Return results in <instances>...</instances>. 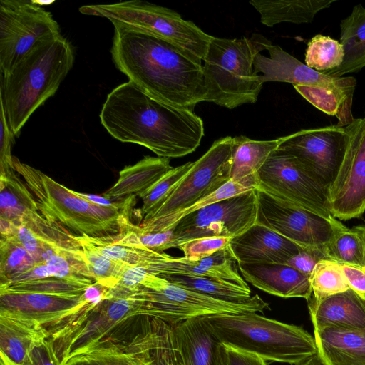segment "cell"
<instances>
[{"instance_id":"484cf974","label":"cell","mask_w":365,"mask_h":365,"mask_svg":"<svg viewBox=\"0 0 365 365\" xmlns=\"http://www.w3.org/2000/svg\"><path fill=\"white\" fill-rule=\"evenodd\" d=\"M158 275L175 273L220 279L250 289L239 272L238 263L230 246L203 259L169 257L155 268Z\"/></svg>"},{"instance_id":"11a10c76","label":"cell","mask_w":365,"mask_h":365,"mask_svg":"<svg viewBox=\"0 0 365 365\" xmlns=\"http://www.w3.org/2000/svg\"><path fill=\"white\" fill-rule=\"evenodd\" d=\"M71 365H91L89 363L85 361H78Z\"/></svg>"},{"instance_id":"1f68e13d","label":"cell","mask_w":365,"mask_h":365,"mask_svg":"<svg viewBox=\"0 0 365 365\" xmlns=\"http://www.w3.org/2000/svg\"><path fill=\"white\" fill-rule=\"evenodd\" d=\"M285 136L269 140H255L245 136L233 138L230 179L242 181L257 178V172Z\"/></svg>"},{"instance_id":"2e32d148","label":"cell","mask_w":365,"mask_h":365,"mask_svg":"<svg viewBox=\"0 0 365 365\" xmlns=\"http://www.w3.org/2000/svg\"><path fill=\"white\" fill-rule=\"evenodd\" d=\"M257 190V222L304 247H324L340 220H327L269 194Z\"/></svg>"},{"instance_id":"30bf717a","label":"cell","mask_w":365,"mask_h":365,"mask_svg":"<svg viewBox=\"0 0 365 365\" xmlns=\"http://www.w3.org/2000/svg\"><path fill=\"white\" fill-rule=\"evenodd\" d=\"M257 177V190L327 220L335 219L329 209L328 188L289 153L279 148L272 152Z\"/></svg>"},{"instance_id":"f546056e","label":"cell","mask_w":365,"mask_h":365,"mask_svg":"<svg viewBox=\"0 0 365 365\" xmlns=\"http://www.w3.org/2000/svg\"><path fill=\"white\" fill-rule=\"evenodd\" d=\"M339 42L344 51L343 63L324 73L341 77L365 67V7L362 4L354 6L351 14L341 21Z\"/></svg>"},{"instance_id":"60d3db41","label":"cell","mask_w":365,"mask_h":365,"mask_svg":"<svg viewBox=\"0 0 365 365\" xmlns=\"http://www.w3.org/2000/svg\"><path fill=\"white\" fill-rule=\"evenodd\" d=\"M36 264L29 252L13 237L1 236L0 286Z\"/></svg>"},{"instance_id":"f5cc1de1","label":"cell","mask_w":365,"mask_h":365,"mask_svg":"<svg viewBox=\"0 0 365 365\" xmlns=\"http://www.w3.org/2000/svg\"><path fill=\"white\" fill-rule=\"evenodd\" d=\"M354 230L357 232L358 235L359 236L363 248H364V269H365V225H360L357 226L353 227Z\"/></svg>"},{"instance_id":"83f0119b","label":"cell","mask_w":365,"mask_h":365,"mask_svg":"<svg viewBox=\"0 0 365 365\" xmlns=\"http://www.w3.org/2000/svg\"><path fill=\"white\" fill-rule=\"evenodd\" d=\"M173 168L169 158L145 156L135 164L124 167L117 182L103 196L114 202L139 196Z\"/></svg>"},{"instance_id":"4dcf8cb0","label":"cell","mask_w":365,"mask_h":365,"mask_svg":"<svg viewBox=\"0 0 365 365\" xmlns=\"http://www.w3.org/2000/svg\"><path fill=\"white\" fill-rule=\"evenodd\" d=\"M336 0H251L250 4L260 14L262 24L272 27L282 22L311 23L322 10Z\"/></svg>"},{"instance_id":"f1b7e54d","label":"cell","mask_w":365,"mask_h":365,"mask_svg":"<svg viewBox=\"0 0 365 365\" xmlns=\"http://www.w3.org/2000/svg\"><path fill=\"white\" fill-rule=\"evenodd\" d=\"M42 217L34 195L16 170L0 173V219L17 225Z\"/></svg>"},{"instance_id":"ffe728a7","label":"cell","mask_w":365,"mask_h":365,"mask_svg":"<svg viewBox=\"0 0 365 365\" xmlns=\"http://www.w3.org/2000/svg\"><path fill=\"white\" fill-rule=\"evenodd\" d=\"M230 246L237 262L257 264H285L304 248L259 222L232 238Z\"/></svg>"},{"instance_id":"5bb4252c","label":"cell","mask_w":365,"mask_h":365,"mask_svg":"<svg viewBox=\"0 0 365 365\" xmlns=\"http://www.w3.org/2000/svg\"><path fill=\"white\" fill-rule=\"evenodd\" d=\"M233 144V138L230 136L215 140L208 150L194 162L166 201L149 219L180 212L228 182Z\"/></svg>"},{"instance_id":"8d00e7d4","label":"cell","mask_w":365,"mask_h":365,"mask_svg":"<svg viewBox=\"0 0 365 365\" xmlns=\"http://www.w3.org/2000/svg\"><path fill=\"white\" fill-rule=\"evenodd\" d=\"M344 58L341 43L330 36L317 34L307 43L304 63L309 68L326 72L339 67Z\"/></svg>"},{"instance_id":"cb8c5ba5","label":"cell","mask_w":365,"mask_h":365,"mask_svg":"<svg viewBox=\"0 0 365 365\" xmlns=\"http://www.w3.org/2000/svg\"><path fill=\"white\" fill-rule=\"evenodd\" d=\"M173 327L184 365H225L224 345L212 334L202 317Z\"/></svg>"},{"instance_id":"f6af8a7d","label":"cell","mask_w":365,"mask_h":365,"mask_svg":"<svg viewBox=\"0 0 365 365\" xmlns=\"http://www.w3.org/2000/svg\"><path fill=\"white\" fill-rule=\"evenodd\" d=\"M78 361H85L91 365H128L119 344L95 349L78 358L70 365Z\"/></svg>"},{"instance_id":"9c48e42d","label":"cell","mask_w":365,"mask_h":365,"mask_svg":"<svg viewBox=\"0 0 365 365\" xmlns=\"http://www.w3.org/2000/svg\"><path fill=\"white\" fill-rule=\"evenodd\" d=\"M133 297L144 301L150 317L174 327L185 321L211 315L264 313L269 304L255 294L247 301L232 302L218 299L173 284L149 273L140 290Z\"/></svg>"},{"instance_id":"b9f144b4","label":"cell","mask_w":365,"mask_h":365,"mask_svg":"<svg viewBox=\"0 0 365 365\" xmlns=\"http://www.w3.org/2000/svg\"><path fill=\"white\" fill-rule=\"evenodd\" d=\"M91 285V284L86 282L50 277L0 287L19 292L76 295L83 294L85 290Z\"/></svg>"},{"instance_id":"5b68a950","label":"cell","mask_w":365,"mask_h":365,"mask_svg":"<svg viewBox=\"0 0 365 365\" xmlns=\"http://www.w3.org/2000/svg\"><path fill=\"white\" fill-rule=\"evenodd\" d=\"M14 165L34 195L43 217L75 235L102 237L115 235L130 222V214L136 196L112 206H100L15 157Z\"/></svg>"},{"instance_id":"3957f363","label":"cell","mask_w":365,"mask_h":365,"mask_svg":"<svg viewBox=\"0 0 365 365\" xmlns=\"http://www.w3.org/2000/svg\"><path fill=\"white\" fill-rule=\"evenodd\" d=\"M73 62L72 45L60 34L39 41L9 73L1 74L0 101L15 136L55 94Z\"/></svg>"},{"instance_id":"52a82bcc","label":"cell","mask_w":365,"mask_h":365,"mask_svg":"<svg viewBox=\"0 0 365 365\" xmlns=\"http://www.w3.org/2000/svg\"><path fill=\"white\" fill-rule=\"evenodd\" d=\"M272 44L258 34L232 39L212 36L202 65L205 101L228 109L255 103L263 83L253 72L254 59Z\"/></svg>"},{"instance_id":"6da1fadb","label":"cell","mask_w":365,"mask_h":365,"mask_svg":"<svg viewBox=\"0 0 365 365\" xmlns=\"http://www.w3.org/2000/svg\"><path fill=\"white\" fill-rule=\"evenodd\" d=\"M99 117L114 138L169 159L193 153L205 134L203 120L193 110L164 103L130 81L108 94Z\"/></svg>"},{"instance_id":"d6a6232c","label":"cell","mask_w":365,"mask_h":365,"mask_svg":"<svg viewBox=\"0 0 365 365\" xmlns=\"http://www.w3.org/2000/svg\"><path fill=\"white\" fill-rule=\"evenodd\" d=\"M257 177L242 181H235L230 179L213 193L180 212L163 217L143 220L140 225L133 224L132 227L135 231L140 233H155L171 230L175 224L185 215L217 201L247 191L257 190Z\"/></svg>"},{"instance_id":"d4e9b609","label":"cell","mask_w":365,"mask_h":365,"mask_svg":"<svg viewBox=\"0 0 365 365\" xmlns=\"http://www.w3.org/2000/svg\"><path fill=\"white\" fill-rule=\"evenodd\" d=\"M317 354L325 365H365V329H314Z\"/></svg>"},{"instance_id":"f907efd6","label":"cell","mask_w":365,"mask_h":365,"mask_svg":"<svg viewBox=\"0 0 365 365\" xmlns=\"http://www.w3.org/2000/svg\"><path fill=\"white\" fill-rule=\"evenodd\" d=\"M341 265L350 289L365 297V269L354 266Z\"/></svg>"},{"instance_id":"db71d44e","label":"cell","mask_w":365,"mask_h":365,"mask_svg":"<svg viewBox=\"0 0 365 365\" xmlns=\"http://www.w3.org/2000/svg\"><path fill=\"white\" fill-rule=\"evenodd\" d=\"M296 365H325L322 361L319 354L313 356L312 357L301 362L300 364Z\"/></svg>"},{"instance_id":"277c9868","label":"cell","mask_w":365,"mask_h":365,"mask_svg":"<svg viewBox=\"0 0 365 365\" xmlns=\"http://www.w3.org/2000/svg\"><path fill=\"white\" fill-rule=\"evenodd\" d=\"M149 317L143 300L135 297L103 299L86 305L60 326L48 330L62 365H70L95 349L121 345Z\"/></svg>"},{"instance_id":"ab89813d","label":"cell","mask_w":365,"mask_h":365,"mask_svg":"<svg viewBox=\"0 0 365 365\" xmlns=\"http://www.w3.org/2000/svg\"><path fill=\"white\" fill-rule=\"evenodd\" d=\"M193 163L189 161L171 168L153 186L138 196L143 201L140 212L143 215V220L149 219L163 205Z\"/></svg>"},{"instance_id":"44dd1931","label":"cell","mask_w":365,"mask_h":365,"mask_svg":"<svg viewBox=\"0 0 365 365\" xmlns=\"http://www.w3.org/2000/svg\"><path fill=\"white\" fill-rule=\"evenodd\" d=\"M50 336L49 331L31 317L0 308L1 364L22 363L36 345Z\"/></svg>"},{"instance_id":"836d02e7","label":"cell","mask_w":365,"mask_h":365,"mask_svg":"<svg viewBox=\"0 0 365 365\" xmlns=\"http://www.w3.org/2000/svg\"><path fill=\"white\" fill-rule=\"evenodd\" d=\"M158 276L181 287L224 301L243 302L251 298L250 289L220 279L175 273Z\"/></svg>"},{"instance_id":"9a60e30c","label":"cell","mask_w":365,"mask_h":365,"mask_svg":"<svg viewBox=\"0 0 365 365\" xmlns=\"http://www.w3.org/2000/svg\"><path fill=\"white\" fill-rule=\"evenodd\" d=\"M346 141L344 127L334 125L302 129L286 135L278 148L292 155L329 190L342 161Z\"/></svg>"},{"instance_id":"7bdbcfd3","label":"cell","mask_w":365,"mask_h":365,"mask_svg":"<svg viewBox=\"0 0 365 365\" xmlns=\"http://www.w3.org/2000/svg\"><path fill=\"white\" fill-rule=\"evenodd\" d=\"M231 239L226 237H200L182 243L178 248L183 252L185 257L197 260L229 247Z\"/></svg>"},{"instance_id":"e0dca14e","label":"cell","mask_w":365,"mask_h":365,"mask_svg":"<svg viewBox=\"0 0 365 365\" xmlns=\"http://www.w3.org/2000/svg\"><path fill=\"white\" fill-rule=\"evenodd\" d=\"M269 56L258 53L253 62V72L262 83L286 82L294 85L312 86L334 91L353 101L356 80L353 76L333 77L317 71L278 45H270Z\"/></svg>"},{"instance_id":"e575fe53","label":"cell","mask_w":365,"mask_h":365,"mask_svg":"<svg viewBox=\"0 0 365 365\" xmlns=\"http://www.w3.org/2000/svg\"><path fill=\"white\" fill-rule=\"evenodd\" d=\"M294 88L315 108L328 115L336 117V126L343 128L354 120L352 101L341 94L319 86L294 85Z\"/></svg>"},{"instance_id":"8fae6325","label":"cell","mask_w":365,"mask_h":365,"mask_svg":"<svg viewBox=\"0 0 365 365\" xmlns=\"http://www.w3.org/2000/svg\"><path fill=\"white\" fill-rule=\"evenodd\" d=\"M60 34L52 14L34 1L1 0V74L9 73L39 41Z\"/></svg>"},{"instance_id":"f35d334b","label":"cell","mask_w":365,"mask_h":365,"mask_svg":"<svg viewBox=\"0 0 365 365\" xmlns=\"http://www.w3.org/2000/svg\"><path fill=\"white\" fill-rule=\"evenodd\" d=\"M73 237L81 244L89 271L98 284L110 289L130 267L123 262L102 254L75 235Z\"/></svg>"},{"instance_id":"d6986e66","label":"cell","mask_w":365,"mask_h":365,"mask_svg":"<svg viewBox=\"0 0 365 365\" xmlns=\"http://www.w3.org/2000/svg\"><path fill=\"white\" fill-rule=\"evenodd\" d=\"M120 346L128 365H184L174 327L158 318L145 317Z\"/></svg>"},{"instance_id":"681fc988","label":"cell","mask_w":365,"mask_h":365,"mask_svg":"<svg viewBox=\"0 0 365 365\" xmlns=\"http://www.w3.org/2000/svg\"><path fill=\"white\" fill-rule=\"evenodd\" d=\"M223 345L225 365H267V361L255 354Z\"/></svg>"},{"instance_id":"74e56055","label":"cell","mask_w":365,"mask_h":365,"mask_svg":"<svg viewBox=\"0 0 365 365\" xmlns=\"http://www.w3.org/2000/svg\"><path fill=\"white\" fill-rule=\"evenodd\" d=\"M311 297L321 299L348 290L350 287L340 263L322 259L315 266L309 277Z\"/></svg>"},{"instance_id":"8992f818","label":"cell","mask_w":365,"mask_h":365,"mask_svg":"<svg viewBox=\"0 0 365 365\" xmlns=\"http://www.w3.org/2000/svg\"><path fill=\"white\" fill-rule=\"evenodd\" d=\"M202 319L220 343L255 354L265 361L296 365L317 354L314 338L302 327L257 312Z\"/></svg>"},{"instance_id":"ee69618b","label":"cell","mask_w":365,"mask_h":365,"mask_svg":"<svg viewBox=\"0 0 365 365\" xmlns=\"http://www.w3.org/2000/svg\"><path fill=\"white\" fill-rule=\"evenodd\" d=\"M0 173L15 170L11 148L14 143V134L8 123L4 107L0 101Z\"/></svg>"},{"instance_id":"7c38bea8","label":"cell","mask_w":365,"mask_h":365,"mask_svg":"<svg viewBox=\"0 0 365 365\" xmlns=\"http://www.w3.org/2000/svg\"><path fill=\"white\" fill-rule=\"evenodd\" d=\"M257 190H252L210 204L181 218L172 229L174 247L206 237L233 238L257 220Z\"/></svg>"},{"instance_id":"7dc6e473","label":"cell","mask_w":365,"mask_h":365,"mask_svg":"<svg viewBox=\"0 0 365 365\" xmlns=\"http://www.w3.org/2000/svg\"><path fill=\"white\" fill-rule=\"evenodd\" d=\"M326 259H328L326 247L302 248L299 254L292 257L285 264L310 277L317 264Z\"/></svg>"},{"instance_id":"ac0fdd59","label":"cell","mask_w":365,"mask_h":365,"mask_svg":"<svg viewBox=\"0 0 365 365\" xmlns=\"http://www.w3.org/2000/svg\"><path fill=\"white\" fill-rule=\"evenodd\" d=\"M101 300L86 290L82 294L67 295L19 292L0 287V308L16 312L56 328L86 305Z\"/></svg>"},{"instance_id":"603a6c76","label":"cell","mask_w":365,"mask_h":365,"mask_svg":"<svg viewBox=\"0 0 365 365\" xmlns=\"http://www.w3.org/2000/svg\"><path fill=\"white\" fill-rule=\"evenodd\" d=\"M307 302L314 329H365V297L350 288L318 300L310 297Z\"/></svg>"},{"instance_id":"4fadbf2b","label":"cell","mask_w":365,"mask_h":365,"mask_svg":"<svg viewBox=\"0 0 365 365\" xmlns=\"http://www.w3.org/2000/svg\"><path fill=\"white\" fill-rule=\"evenodd\" d=\"M344 128V157L328 190L330 212L340 221L359 217L365 212V115Z\"/></svg>"},{"instance_id":"7402d4cb","label":"cell","mask_w":365,"mask_h":365,"mask_svg":"<svg viewBox=\"0 0 365 365\" xmlns=\"http://www.w3.org/2000/svg\"><path fill=\"white\" fill-rule=\"evenodd\" d=\"M237 263L245 282L269 294L307 301L312 296L309 277L287 264Z\"/></svg>"},{"instance_id":"c3c4849f","label":"cell","mask_w":365,"mask_h":365,"mask_svg":"<svg viewBox=\"0 0 365 365\" xmlns=\"http://www.w3.org/2000/svg\"><path fill=\"white\" fill-rule=\"evenodd\" d=\"M1 365H13L4 364ZM15 365H62L55 351L52 341L48 339L36 345L25 360Z\"/></svg>"},{"instance_id":"ba28073f","label":"cell","mask_w":365,"mask_h":365,"mask_svg":"<svg viewBox=\"0 0 365 365\" xmlns=\"http://www.w3.org/2000/svg\"><path fill=\"white\" fill-rule=\"evenodd\" d=\"M81 14L104 17L160 38L202 63L212 36L170 9L140 0L85 5Z\"/></svg>"},{"instance_id":"bcb514c9","label":"cell","mask_w":365,"mask_h":365,"mask_svg":"<svg viewBox=\"0 0 365 365\" xmlns=\"http://www.w3.org/2000/svg\"><path fill=\"white\" fill-rule=\"evenodd\" d=\"M132 225L130 222L126 227L141 245L160 253L174 247L175 236L172 230L155 233H140L135 231Z\"/></svg>"},{"instance_id":"4316f807","label":"cell","mask_w":365,"mask_h":365,"mask_svg":"<svg viewBox=\"0 0 365 365\" xmlns=\"http://www.w3.org/2000/svg\"><path fill=\"white\" fill-rule=\"evenodd\" d=\"M102 254L131 267H146L149 270L160 264L169 255L141 245L133 232L124 227L119 233L102 237L76 235Z\"/></svg>"},{"instance_id":"816d5d0a","label":"cell","mask_w":365,"mask_h":365,"mask_svg":"<svg viewBox=\"0 0 365 365\" xmlns=\"http://www.w3.org/2000/svg\"><path fill=\"white\" fill-rule=\"evenodd\" d=\"M76 193L79 195L80 197H83V199L88 200V202L100 205V206H105V207H109L112 206L114 204H115L117 202H112L107 198L102 196L95 195H91V194H86L82 192H78L75 191Z\"/></svg>"},{"instance_id":"d590c367","label":"cell","mask_w":365,"mask_h":365,"mask_svg":"<svg viewBox=\"0 0 365 365\" xmlns=\"http://www.w3.org/2000/svg\"><path fill=\"white\" fill-rule=\"evenodd\" d=\"M329 259L341 264L364 268V255L361 240L354 229L341 222L326 245Z\"/></svg>"},{"instance_id":"7a4b0ae2","label":"cell","mask_w":365,"mask_h":365,"mask_svg":"<svg viewBox=\"0 0 365 365\" xmlns=\"http://www.w3.org/2000/svg\"><path fill=\"white\" fill-rule=\"evenodd\" d=\"M112 24V58L129 81L174 107L193 110L197 103L205 101L202 63L160 38Z\"/></svg>"}]
</instances>
